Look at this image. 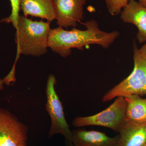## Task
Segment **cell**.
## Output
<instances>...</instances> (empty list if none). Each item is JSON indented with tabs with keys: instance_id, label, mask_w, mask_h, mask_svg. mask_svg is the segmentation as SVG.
Returning <instances> with one entry per match:
<instances>
[{
	"instance_id": "obj_1",
	"label": "cell",
	"mask_w": 146,
	"mask_h": 146,
	"mask_svg": "<svg viewBox=\"0 0 146 146\" xmlns=\"http://www.w3.org/2000/svg\"><path fill=\"white\" fill-rule=\"evenodd\" d=\"M84 30L73 28L71 30L61 27L51 29L48 41V46L54 52L65 58L71 54L73 48L82 50L84 47L91 44L99 45L108 49L118 37L117 31L106 32L101 30L95 20L83 23Z\"/></svg>"
},
{
	"instance_id": "obj_2",
	"label": "cell",
	"mask_w": 146,
	"mask_h": 146,
	"mask_svg": "<svg viewBox=\"0 0 146 146\" xmlns=\"http://www.w3.org/2000/svg\"><path fill=\"white\" fill-rule=\"evenodd\" d=\"M50 23L33 21L23 15H20L15 34L17 46L16 60L11 70L3 80L7 85L16 82V65L21 54L40 57L48 52V41L51 29Z\"/></svg>"
},
{
	"instance_id": "obj_3",
	"label": "cell",
	"mask_w": 146,
	"mask_h": 146,
	"mask_svg": "<svg viewBox=\"0 0 146 146\" xmlns=\"http://www.w3.org/2000/svg\"><path fill=\"white\" fill-rule=\"evenodd\" d=\"M133 71L127 77L107 91L102 98L103 102H109L119 96L131 95L146 96V58L139 52L135 41L133 43Z\"/></svg>"
},
{
	"instance_id": "obj_4",
	"label": "cell",
	"mask_w": 146,
	"mask_h": 146,
	"mask_svg": "<svg viewBox=\"0 0 146 146\" xmlns=\"http://www.w3.org/2000/svg\"><path fill=\"white\" fill-rule=\"evenodd\" d=\"M56 82L57 80L54 75H49L46 88L47 102L45 106L51 120L48 136L51 137L57 134L63 135L67 146H74L73 132L66 121L63 104L56 91L55 86Z\"/></svg>"
},
{
	"instance_id": "obj_5",
	"label": "cell",
	"mask_w": 146,
	"mask_h": 146,
	"mask_svg": "<svg viewBox=\"0 0 146 146\" xmlns=\"http://www.w3.org/2000/svg\"><path fill=\"white\" fill-rule=\"evenodd\" d=\"M127 103L125 97L116 98L106 109L91 116L77 117L72 121L74 127L98 126L119 132L126 121Z\"/></svg>"
},
{
	"instance_id": "obj_6",
	"label": "cell",
	"mask_w": 146,
	"mask_h": 146,
	"mask_svg": "<svg viewBox=\"0 0 146 146\" xmlns=\"http://www.w3.org/2000/svg\"><path fill=\"white\" fill-rule=\"evenodd\" d=\"M28 131L17 117L0 107V146H28Z\"/></svg>"
},
{
	"instance_id": "obj_7",
	"label": "cell",
	"mask_w": 146,
	"mask_h": 146,
	"mask_svg": "<svg viewBox=\"0 0 146 146\" xmlns=\"http://www.w3.org/2000/svg\"><path fill=\"white\" fill-rule=\"evenodd\" d=\"M87 0H54L57 25L63 28H76L84 18V6Z\"/></svg>"
},
{
	"instance_id": "obj_8",
	"label": "cell",
	"mask_w": 146,
	"mask_h": 146,
	"mask_svg": "<svg viewBox=\"0 0 146 146\" xmlns=\"http://www.w3.org/2000/svg\"><path fill=\"white\" fill-rule=\"evenodd\" d=\"M120 14L123 23L137 27L136 39L138 42L141 44L146 42V7L136 0H129Z\"/></svg>"
},
{
	"instance_id": "obj_9",
	"label": "cell",
	"mask_w": 146,
	"mask_h": 146,
	"mask_svg": "<svg viewBox=\"0 0 146 146\" xmlns=\"http://www.w3.org/2000/svg\"><path fill=\"white\" fill-rule=\"evenodd\" d=\"M116 137L117 146L146 145V124L126 121Z\"/></svg>"
},
{
	"instance_id": "obj_10",
	"label": "cell",
	"mask_w": 146,
	"mask_h": 146,
	"mask_svg": "<svg viewBox=\"0 0 146 146\" xmlns=\"http://www.w3.org/2000/svg\"><path fill=\"white\" fill-rule=\"evenodd\" d=\"M20 9L25 17L39 18L49 23L56 20L54 0H21Z\"/></svg>"
},
{
	"instance_id": "obj_11",
	"label": "cell",
	"mask_w": 146,
	"mask_h": 146,
	"mask_svg": "<svg viewBox=\"0 0 146 146\" xmlns=\"http://www.w3.org/2000/svg\"><path fill=\"white\" fill-rule=\"evenodd\" d=\"M72 132L74 146H117L116 136L110 137L104 132L84 128L77 129Z\"/></svg>"
},
{
	"instance_id": "obj_12",
	"label": "cell",
	"mask_w": 146,
	"mask_h": 146,
	"mask_svg": "<svg viewBox=\"0 0 146 146\" xmlns=\"http://www.w3.org/2000/svg\"><path fill=\"white\" fill-rule=\"evenodd\" d=\"M125 98L127 103L126 121L146 124V98L137 95Z\"/></svg>"
},
{
	"instance_id": "obj_13",
	"label": "cell",
	"mask_w": 146,
	"mask_h": 146,
	"mask_svg": "<svg viewBox=\"0 0 146 146\" xmlns=\"http://www.w3.org/2000/svg\"><path fill=\"white\" fill-rule=\"evenodd\" d=\"M11 6V13L8 17L3 18L0 23H5L11 24L13 27L16 29L17 28L18 18L20 16V1L21 0H9Z\"/></svg>"
},
{
	"instance_id": "obj_14",
	"label": "cell",
	"mask_w": 146,
	"mask_h": 146,
	"mask_svg": "<svg viewBox=\"0 0 146 146\" xmlns=\"http://www.w3.org/2000/svg\"><path fill=\"white\" fill-rule=\"evenodd\" d=\"M108 12L112 16L119 15L129 0H104Z\"/></svg>"
},
{
	"instance_id": "obj_15",
	"label": "cell",
	"mask_w": 146,
	"mask_h": 146,
	"mask_svg": "<svg viewBox=\"0 0 146 146\" xmlns=\"http://www.w3.org/2000/svg\"><path fill=\"white\" fill-rule=\"evenodd\" d=\"M139 52L146 58V43L141 48L139 49Z\"/></svg>"
},
{
	"instance_id": "obj_16",
	"label": "cell",
	"mask_w": 146,
	"mask_h": 146,
	"mask_svg": "<svg viewBox=\"0 0 146 146\" xmlns=\"http://www.w3.org/2000/svg\"><path fill=\"white\" fill-rule=\"evenodd\" d=\"M4 82L3 79L0 78V91H2L4 89Z\"/></svg>"
},
{
	"instance_id": "obj_17",
	"label": "cell",
	"mask_w": 146,
	"mask_h": 146,
	"mask_svg": "<svg viewBox=\"0 0 146 146\" xmlns=\"http://www.w3.org/2000/svg\"><path fill=\"white\" fill-rule=\"evenodd\" d=\"M138 2L142 5L146 7V0H138Z\"/></svg>"
},
{
	"instance_id": "obj_18",
	"label": "cell",
	"mask_w": 146,
	"mask_h": 146,
	"mask_svg": "<svg viewBox=\"0 0 146 146\" xmlns=\"http://www.w3.org/2000/svg\"><path fill=\"white\" fill-rule=\"evenodd\" d=\"M146 146V145H145V146Z\"/></svg>"
}]
</instances>
